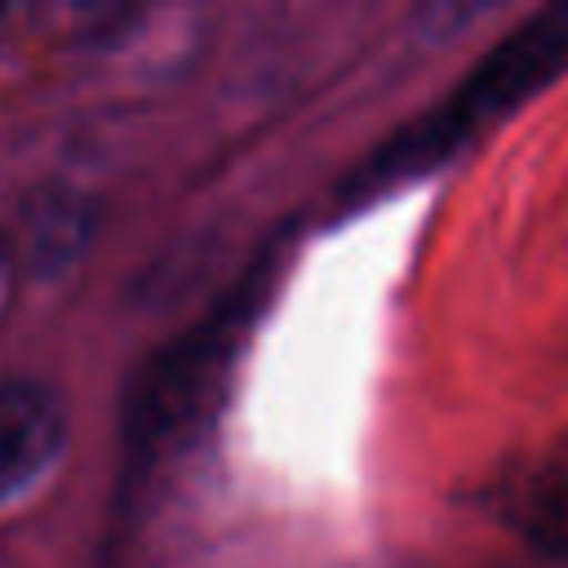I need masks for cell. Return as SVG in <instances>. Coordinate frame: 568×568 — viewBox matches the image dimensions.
Returning <instances> with one entry per match:
<instances>
[{
  "mask_svg": "<svg viewBox=\"0 0 568 568\" xmlns=\"http://www.w3.org/2000/svg\"><path fill=\"white\" fill-rule=\"evenodd\" d=\"M564 62H568V4H555V9H541L532 22H524L510 40H501L466 75V84L453 89V98H444L430 115H422L413 129H404L399 138H390L373 155L364 182L408 178V173L444 160L470 133L488 129L515 102H524L528 93H537Z\"/></svg>",
  "mask_w": 568,
  "mask_h": 568,
  "instance_id": "6da1fadb",
  "label": "cell"
},
{
  "mask_svg": "<svg viewBox=\"0 0 568 568\" xmlns=\"http://www.w3.org/2000/svg\"><path fill=\"white\" fill-rule=\"evenodd\" d=\"M62 439L67 413L49 386L31 377L0 382V501L27 488L58 457Z\"/></svg>",
  "mask_w": 568,
  "mask_h": 568,
  "instance_id": "7a4b0ae2",
  "label": "cell"
},
{
  "mask_svg": "<svg viewBox=\"0 0 568 568\" xmlns=\"http://www.w3.org/2000/svg\"><path fill=\"white\" fill-rule=\"evenodd\" d=\"M93 231V204L75 191H40L22 213V253L36 271L67 266Z\"/></svg>",
  "mask_w": 568,
  "mask_h": 568,
  "instance_id": "3957f363",
  "label": "cell"
}]
</instances>
